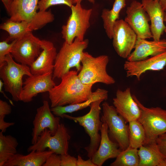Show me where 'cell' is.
<instances>
[{
  "instance_id": "obj_1",
  "label": "cell",
  "mask_w": 166,
  "mask_h": 166,
  "mask_svg": "<svg viewBox=\"0 0 166 166\" xmlns=\"http://www.w3.org/2000/svg\"><path fill=\"white\" fill-rule=\"evenodd\" d=\"M77 72L73 70L68 72L61 78L60 83L49 92L51 108L81 103L91 97L93 85L83 83Z\"/></svg>"
},
{
  "instance_id": "obj_2",
  "label": "cell",
  "mask_w": 166,
  "mask_h": 166,
  "mask_svg": "<svg viewBox=\"0 0 166 166\" xmlns=\"http://www.w3.org/2000/svg\"><path fill=\"white\" fill-rule=\"evenodd\" d=\"M88 44V39L81 41L77 38L71 44L64 42L55 60L52 74L53 80L61 79L72 68L75 67L78 72L80 71L83 51Z\"/></svg>"
},
{
  "instance_id": "obj_3",
  "label": "cell",
  "mask_w": 166,
  "mask_h": 166,
  "mask_svg": "<svg viewBox=\"0 0 166 166\" xmlns=\"http://www.w3.org/2000/svg\"><path fill=\"white\" fill-rule=\"evenodd\" d=\"M104 101L103 99H99L93 102L90 106L89 112L83 116L75 117L64 114L61 117L78 123L84 128L90 138L89 144L85 149L87 152V156L90 159L97 150L100 142L101 135L99 131L102 124L100 118V104Z\"/></svg>"
},
{
  "instance_id": "obj_4",
  "label": "cell",
  "mask_w": 166,
  "mask_h": 166,
  "mask_svg": "<svg viewBox=\"0 0 166 166\" xmlns=\"http://www.w3.org/2000/svg\"><path fill=\"white\" fill-rule=\"evenodd\" d=\"M109 61L108 56L101 55L94 57L87 52H84L81 59V68L78 76L82 82L86 85L101 83L112 85L114 79L107 72Z\"/></svg>"
},
{
  "instance_id": "obj_5",
  "label": "cell",
  "mask_w": 166,
  "mask_h": 166,
  "mask_svg": "<svg viewBox=\"0 0 166 166\" xmlns=\"http://www.w3.org/2000/svg\"><path fill=\"white\" fill-rule=\"evenodd\" d=\"M6 62L0 67V77L3 81L6 91L11 95L15 101H20L23 88L22 78L32 75L28 65L16 63L10 53L7 54Z\"/></svg>"
},
{
  "instance_id": "obj_6",
  "label": "cell",
  "mask_w": 166,
  "mask_h": 166,
  "mask_svg": "<svg viewBox=\"0 0 166 166\" xmlns=\"http://www.w3.org/2000/svg\"><path fill=\"white\" fill-rule=\"evenodd\" d=\"M132 96L141 111L138 121L145 130L146 139L144 144L156 142L159 135L166 133V110L158 107H146L135 95Z\"/></svg>"
},
{
  "instance_id": "obj_7",
  "label": "cell",
  "mask_w": 166,
  "mask_h": 166,
  "mask_svg": "<svg viewBox=\"0 0 166 166\" xmlns=\"http://www.w3.org/2000/svg\"><path fill=\"white\" fill-rule=\"evenodd\" d=\"M79 1L70 7L71 14L66 24L62 27V38L65 42L72 43L76 38L84 40L85 35L90 26L89 20L92 9L83 8Z\"/></svg>"
},
{
  "instance_id": "obj_8",
  "label": "cell",
  "mask_w": 166,
  "mask_h": 166,
  "mask_svg": "<svg viewBox=\"0 0 166 166\" xmlns=\"http://www.w3.org/2000/svg\"><path fill=\"white\" fill-rule=\"evenodd\" d=\"M102 107L103 114L101 120L107 124L110 138L118 144L121 151L125 150L129 145L128 125L114 106L104 102Z\"/></svg>"
},
{
  "instance_id": "obj_9",
  "label": "cell",
  "mask_w": 166,
  "mask_h": 166,
  "mask_svg": "<svg viewBox=\"0 0 166 166\" xmlns=\"http://www.w3.org/2000/svg\"><path fill=\"white\" fill-rule=\"evenodd\" d=\"M71 136L65 125L60 124L56 133L52 135L50 131L46 128L41 134L36 143L30 146L28 152L44 151L47 148L59 155L68 154Z\"/></svg>"
},
{
  "instance_id": "obj_10",
  "label": "cell",
  "mask_w": 166,
  "mask_h": 166,
  "mask_svg": "<svg viewBox=\"0 0 166 166\" xmlns=\"http://www.w3.org/2000/svg\"><path fill=\"white\" fill-rule=\"evenodd\" d=\"M54 16L51 10L39 11L31 19L20 22L9 19L0 26V29L7 32L9 40H14L21 37L26 33L40 29L48 23L52 22Z\"/></svg>"
},
{
  "instance_id": "obj_11",
  "label": "cell",
  "mask_w": 166,
  "mask_h": 166,
  "mask_svg": "<svg viewBox=\"0 0 166 166\" xmlns=\"http://www.w3.org/2000/svg\"><path fill=\"white\" fill-rule=\"evenodd\" d=\"M41 40L32 32L16 39L10 54L18 62L30 66L41 53Z\"/></svg>"
},
{
  "instance_id": "obj_12",
  "label": "cell",
  "mask_w": 166,
  "mask_h": 166,
  "mask_svg": "<svg viewBox=\"0 0 166 166\" xmlns=\"http://www.w3.org/2000/svg\"><path fill=\"white\" fill-rule=\"evenodd\" d=\"M113 45L118 55L127 58L134 49L137 36L129 25L123 19L115 22L113 28Z\"/></svg>"
},
{
  "instance_id": "obj_13",
  "label": "cell",
  "mask_w": 166,
  "mask_h": 166,
  "mask_svg": "<svg viewBox=\"0 0 166 166\" xmlns=\"http://www.w3.org/2000/svg\"><path fill=\"white\" fill-rule=\"evenodd\" d=\"M124 21L136 34L137 38L149 39L153 36L148 22L150 18L141 3L134 1L126 10Z\"/></svg>"
},
{
  "instance_id": "obj_14",
  "label": "cell",
  "mask_w": 166,
  "mask_h": 166,
  "mask_svg": "<svg viewBox=\"0 0 166 166\" xmlns=\"http://www.w3.org/2000/svg\"><path fill=\"white\" fill-rule=\"evenodd\" d=\"M52 74V73L49 72L28 76L23 83L24 86L20 95V101L29 102L38 94L50 91L56 85Z\"/></svg>"
},
{
  "instance_id": "obj_15",
  "label": "cell",
  "mask_w": 166,
  "mask_h": 166,
  "mask_svg": "<svg viewBox=\"0 0 166 166\" xmlns=\"http://www.w3.org/2000/svg\"><path fill=\"white\" fill-rule=\"evenodd\" d=\"M48 101L44 100L42 106L37 109L33 121L31 143H36L41 133L46 128L49 129L52 135L56 133L60 124V117H55L52 113Z\"/></svg>"
},
{
  "instance_id": "obj_16",
  "label": "cell",
  "mask_w": 166,
  "mask_h": 166,
  "mask_svg": "<svg viewBox=\"0 0 166 166\" xmlns=\"http://www.w3.org/2000/svg\"><path fill=\"white\" fill-rule=\"evenodd\" d=\"M113 103L118 114L127 122L138 120L141 111L133 98L130 88L124 91L117 90L116 97L113 99Z\"/></svg>"
},
{
  "instance_id": "obj_17",
  "label": "cell",
  "mask_w": 166,
  "mask_h": 166,
  "mask_svg": "<svg viewBox=\"0 0 166 166\" xmlns=\"http://www.w3.org/2000/svg\"><path fill=\"white\" fill-rule=\"evenodd\" d=\"M166 65V51L149 58L139 61H125L124 67L127 77L136 76L138 80L148 70L160 71Z\"/></svg>"
},
{
  "instance_id": "obj_18",
  "label": "cell",
  "mask_w": 166,
  "mask_h": 166,
  "mask_svg": "<svg viewBox=\"0 0 166 166\" xmlns=\"http://www.w3.org/2000/svg\"><path fill=\"white\" fill-rule=\"evenodd\" d=\"M100 129L101 139L99 147L91 160L97 166H101L107 160L116 158L121 151L118 144L110 138L107 124L102 121Z\"/></svg>"
},
{
  "instance_id": "obj_19",
  "label": "cell",
  "mask_w": 166,
  "mask_h": 166,
  "mask_svg": "<svg viewBox=\"0 0 166 166\" xmlns=\"http://www.w3.org/2000/svg\"><path fill=\"white\" fill-rule=\"evenodd\" d=\"M42 51L30 66L32 74H42L53 73L57 55L56 49L51 42L41 40Z\"/></svg>"
},
{
  "instance_id": "obj_20",
  "label": "cell",
  "mask_w": 166,
  "mask_h": 166,
  "mask_svg": "<svg viewBox=\"0 0 166 166\" xmlns=\"http://www.w3.org/2000/svg\"><path fill=\"white\" fill-rule=\"evenodd\" d=\"M141 3L150 18L153 40L159 41L166 27L164 23L165 12L159 0H142Z\"/></svg>"
},
{
  "instance_id": "obj_21",
  "label": "cell",
  "mask_w": 166,
  "mask_h": 166,
  "mask_svg": "<svg viewBox=\"0 0 166 166\" xmlns=\"http://www.w3.org/2000/svg\"><path fill=\"white\" fill-rule=\"evenodd\" d=\"M166 40L148 41L137 38L134 50L127 58L130 61H139L147 58L149 56H154L166 51Z\"/></svg>"
},
{
  "instance_id": "obj_22",
  "label": "cell",
  "mask_w": 166,
  "mask_h": 166,
  "mask_svg": "<svg viewBox=\"0 0 166 166\" xmlns=\"http://www.w3.org/2000/svg\"><path fill=\"white\" fill-rule=\"evenodd\" d=\"M38 0H14L9 14L10 20L20 22L32 19L37 13Z\"/></svg>"
},
{
  "instance_id": "obj_23",
  "label": "cell",
  "mask_w": 166,
  "mask_h": 166,
  "mask_svg": "<svg viewBox=\"0 0 166 166\" xmlns=\"http://www.w3.org/2000/svg\"><path fill=\"white\" fill-rule=\"evenodd\" d=\"M53 152L49 150L42 151H32L26 155L16 153L8 160L4 166H43L47 158Z\"/></svg>"
},
{
  "instance_id": "obj_24",
  "label": "cell",
  "mask_w": 166,
  "mask_h": 166,
  "mask_svg": "<svg viewBox=\"0 0 166 166\" xmlns=\"http://www.w3.org/2000/svg\"><path fill=\"white\" fill-rule=\"evenodd\" d=\"M138 149L139 166H166V158L160 151L156 142L145 144Z\"/></svg>"
},
{
  "instance_id": "obj_25",
  "label": "cell",
  "mask_w": 166,
  "mask_h": 166,
  "mask_svg": "<svg viewBox=\"0 0 166 166\" xmlns=\"http://www.w3.org/2000/svg\"><path fill=\"white\" fill-rule=\"evenodd\" d=\"M108 91L105 89L98 88L93 92L91 97L83 102L75 104L69 105L65 106H57L51 108V110L53 114L60 117L64 114L71 113L90 106L93 101L99 99L105 100L108 99Z\"/></svg>"
},
{
  "instance_id": "obj_26",
  "label": "cell",
  "mask_w": 166,
  "mask_h": 166,
  "mask_svg": "<svg viewBox=\"0 0 166 166\" xmlns=\"http://www.w3.org/2000/svg\"><path fill=\"white\" fill-rule=\"evenodd\" d=\"M125 5L126 0H115L111 9H104L102 11L101 17L104 27L107 36L110 39H112L115 23L119 19L120 11Z\"/></svg>"
},
{
  "instance_id": "obj_27",
  "label": "cell",
  "mask_w": 166,
  "mask_h": 166,
  "mask_svg": "<svg viewBox=\"0 0 166 166\" xmlns=\"http://www.w3.org/2000/svg\"><path fill=\"white\" fill-rule=\"evenodd\" d=\"M0 132V166L5 164L17 153L18 143L17 139L10 135H5Z\"/></svg>"
},
{
  "instance_id": "obj_28",
  "label": "cell",
  "mask_w": 166,
  "mask_h": 166,
  "mask_svg": "<svg viewBox=\"0 0 166 166\" xmlns=\"http://www.w3.org/2000/svg\"><path fill=\"white\" fill-rule=\"evenodd\" d=\"M128 123L129 145L138 149L145 144L146 136L145 130L138 120L132 121Z\"/></svg>"
},
{
  "instance_id": "obj_29",
  "label": "cell",
  "mask_w": 166,
  "mask_h": 166,
  "mask_svg": "<svg viewBox=\"0 0 166 166\" xmlns=\"http://www.w3.org/2000/svg\"><path fill=\"white\" fill-rule=\"evenodd\" d=\"M140 161L138 149L129 145L121 151L111 166H139Z\"/></svg>"
},
{
  "instance_id": "obj_30",
  "label": "cell",
  "mask_w": 166,
  "mask_h": 166,
  "mask_svg": "<svg viewBox=\"0 0 166 166\" xmlns=\"http://www.w3.org/2000/svg\"><path fill=\"white\" fill-rule=\"evenodd\" d=\"M60 4L66 5L70 8L73 5L71 0H40L38 9L39 11H45L51 6Z\"/></svg>"
},
{
  "instance_id": "obj_31",
  "label": "cell",
  "mask_w": 166,
  "mask_h": 166,
  "mask_svg": "<svg viewBox=\"0 0 166 166\" xmlns=\"http://www.w3.org/2000/svg\"><path fill=\"white\" fill-rule=\"evenodd\" d=\"M16 39L13 41L10 44L8 43L10 41L8 38L0 42V67L5 63L6 56L10 53Z\"/></svg>"
},
{
  "instance_id": "obj_32",
  "label": "cell",
  "mask_w": 166,
  "mask_h": 166,
  "mask_svg": "<svg viewBox=\"0 0 166 166\" xmlns=\"http://www.w3.org/2000/svg\"><path fill=\"white\" fill-rule=\"evenodd\" d=\"M61 163L60 155L53 152L47 158L43 166H61Z\"/></svg>"
},
{
  "instance_id": "obj_33",
  "label": "cell",
  "mask_w": 166,
  "mask_h": 166,
  "mask_svg": "<svg viewBox=\"0 0 166 166\" xmlns=\"http://www.w3.org/2000/svg\"><path fill=\"white\" fill-rule=\"evenodd\" d=\"M156 142L160 151L166 158V133L159 135Z\"/></svg>"
},
{
  "instance_id": "obj_34",
  "label": "cell",
  "mask_w": 166,
  "mask_h": 166,
  "mask_svg": "<svg viewBox=\"0 0 166 166\" xmlns=\"http://www.w3.org/2000/svg\"><path fill=\"white\" fill-rule=\"evenodd\" d=\"M61 166H77L76 158L69 154L60 155Z\"/></svg>"
},
{
  "instance_id": "obj_35",
  "label": "cell",
  "mask_w": 166,
  "mask_h": 166,
  "mask_svg": "<svg viewBox=\"0 0 166 166\" xmlns=\"http://www.w3.org/2000/svg\"><path fill=\"white\" fill-rule=\"evenodd\" d=\"M12 111L11 106L8 103L2 100H0V116H5L10 114Z\"/></svg>"
},
{
  "instance_id": "obj_36",
  "label": "cell",
  "mask_w": 166,
  "mask_h": 166,
  "mask_svg": "<svg viewBox=\"0 0 166 166\" xmlns=\"http://www.w3.org/2000/svg\"><path fill=\"white\" fill-rule=\"evenodd\" d=\"M77 166H97L93 162L91 159L89 158L87 160H84L79 155L77 156Z\"/></svg>"
},
{
  "instance_id": "obj_37",
  "label": "cell",
  "mask_w": 166,
  "mask_h": 166,
  "mask_svg": "<svg viewBox=\"0 0 166 166\" xmlns=\"http://www.w3.org/2000/svg\"><path fill=\"white\" fill-rule=\"evenodd\" d=\"M5 116H0V130L1 132L4 133L6 129L10 126L14 125V122H7L5 121L4 118Z\"/></svg>"
},
{
  "instance_id": "obj_38",
  "label": "cell",
  "mask_w": 166,
  "mask_h": 166,
  "mask_svg": "<svg viewBox=\"0 0 166 166\" xmlns=\"http://www.w3.org/2000/svg\"><path fill=\"white\" fill-rule=\"evenodd\" d=\"M7 12L9 14L10 7L14 0H1Z\"/></svg>"
},
{
  "instance_id": "obj_39",
  "label": "cell",
  "mask_w": 166,
  "mask_h": 166,
  "mask_svg": "<svg viewBox=\"0 0 166 166\" xmlns=\"http://www.w3.org/2000/svg\"><path fill=\"white\" fill-rule=\"evenodd\" d=\"M160 4L165 12H166V0H159Z\"/></svg>"
},
{
  "instance_id": "obj_40",
  "label": "cell",
  "mask_w": 166,
  "mask_h": 166,
  "mask_svg": "<svg viewBox=\"0 0 166 166\" xmlns=\"http://www.w3.org/2000/svg\"><path fill=\"white\" fill-rule=\"evenodd\" d=\"M82 0H71L73 4H76L77 2L79 1H81ZM90 2L94 4L95 2V0H87Z\"/></svg>"
},
{
  "instance_id": "obj_41",
  "label": "cell",
  "mask_w": 166,
  "mask_h": 166,
  "mask_svg": "<svg viewBox=\"0 0 166 166\" xmlns=\"http://www.w3.org/2000/svg\"><path fill=\"white\" fill-rule=\"evenodd\" d=\"M164 22H166V12H165L164 18Z\"/></svg>"
},
{
  "instance_id": "obj_42",
  "label": "cell",
  "mask_w": 166,
  "mask_h": 166,
  "mask_svg": "<svg viewBox=\"0 0 166 166\" xmlns=\"http://www.w3.org/2000/svg\"><path fill=\"white\" fill-rule=\"evenodd\" d=\"M164 32L166 33V27L165 29Z\"/></svg>"
}]
</instances>
